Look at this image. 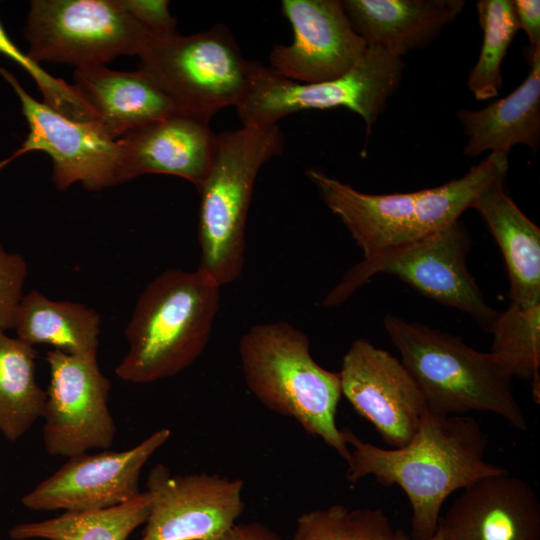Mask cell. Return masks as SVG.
I'll return each mask as SVG.
<instances>
[{"label": "cell", "mask_w": 540, "mask_h": 540, "mask_svg": "<svg viewBox=\"0 0 540 540\" xmlns=\"http://www.w3.org/2000/svg\"><path fill=\"white\" fill-rule=\"evenodd\" d=\"M342 431L352 446L346 460L347 480L355 484L372 476L382 485H398L411 504L412 540L433 536L442 506L453 492L482 477L507 472L485 461L487 437L467 415L427 411L415 435L400 448H381L362 441L349 428Z\"/></svg>", "instance_id": "obj_1"}, {"label": "cell", "mask_w": 540, "mask_h": 540, "mask_svg": "<svg viewBox=\"0 0 540 540\" xmlns=\"http://www.w3.org/2000/svg\"><path fill=\"white\" fill-rule=\"evenodd\" d=\"M508 154L490 153L461 178L406 193H364L315 169L307 171V176L362 249L364 258H370L458 220L484 187L506 177Z\"/></svg>", "instance_id": "obj_2"}, {"label": "cell", "mask_w": 540, "mask_h": 540, "mask_svg": "<svg viewBox=\"0 0 540 540\" xmlns=\"http://www.w3.org/2000/svg\"><path fill=\"white\" fill-rule=\"evenodd\" d=\"M220 288L196 269H169L143 290L125 329L128 351L115 368L125 382L173 377L203 353L220 305Z\"/></svg>", "instance_id": "obj_3"}, {"label": "cell", "mask_w": 540, "mask_h": 540, "mask_svg": "<svg viewBox=\"0 0 540 540\" xmlns=\"http://www.w3.org/2000/svg\"><path fill=\"white\" fill-rule=\"evenodd\" d=\"M384 329L427 404L441 416L490 412L519 431L528 422L512 387V377L490 352L460 337L388 314Z\"/></svg>", "instance_id": "obj_4"}, {"label": "cell", "mask_w": 540, "mask_h": 540, "mask_svg": "<svg viewBox=\"0 0 540 540\" xmlns=\"http://www.w3.org/2000/svg\"><path fill=\"white\" fill-rule=\"evenodd\" d=\"M239 355L246 385L263 405L348 459L349 446L336 424L339 373L315 362L304 332L284 321L254 325L240 339Z\"/></svg>", "instance_id": "obj_5"}, {"label": "cell", "mask_w": 540, "mask_h": 540, "mask_svg": "<svg viewBox=\"0 0 540 540\" xmlns=\"http://www.w3.org/2000/svg\"><path fill=\"white\" fill-rule=\"evenodd\" d=\"M284 148L285 137L278 124L242 125L217 134L211 168L197 189V237L201 251L198 269L220 286L236 280L243 270L247 215L256 177Z\"/></svg>", "instance_id": "obj_6"}, {"label": "cell", "mask_w": 540, "mask_h": 540, "mask_svg": "<svg viewBox=\"0 0 540 540\" xmlns=\"http://www.w3.org/2000/svg\"><path fill=\"white\" fill-rule=\"evenodd\" d=\"M139 57L148 76L178 108L205 121L241 104L250 87L246 60L224 25L192 34L154 35Z\"/></svg>", "instance_id": "obj_7"}, {"label": "cell", "mask_w": 540, "mask_h": 540, "mask_svg": "<svg viewBox=\"0 0 540 540\" xmlns=\"http://www.w3.org/2000/svg\"><path fill=\"white\" fill-rule=\"evenodd\" d=\"M470 248L468 230L458 219L422 239L363 258L346 271L323 304L338 306L374 275L386 273L429 299L466 313L489 332L499 311L486 303L469 273L466 258Z\"/></svg>", "instance_id": "obj_8"}, {"label": "cell", "mask_w": 540, "mask_h": 540, "mask_svg": "<svg viewBox=\"0 0 540 540\" xmlns=\"http://www.w3.org/2000/svg\"><path fill=\"white\" fill-rule=\"evenodd\" d=\"M403 68L401 58L368 47L362 62L341 77L300 83L251 61L250 87L236 110L242 125L272 126L299 111L346 108L363 119L370 134L399 87Z\"/></svg>", "instance_id": "obj_9"}, {"label": "cell", "mask_w": 540, "mask_h": 540, "mask_svg": "<svg viewBox=\"0 0 540 540\" xmlns=\"http://www.w3.org/2000/svg\"><path fill=\"white\" fill-rule=\"evenodd\" d=\"M153 36L119 0H33L24 28L34 61L76 69L139 56Z\"/></svg>", "instance_id": "obj_10"}, {"label": "cell", "mask_w": 540, "mask_h": 540, "mask_svg": "<svg viewBox=\"0 0 540 540\" xmlns=\"http://www.w3.org/2000/svg\"><path fill=\"white\" fill-rule=\"evenodd\" d=\"M0 75L18 96L29 126L20 148L0 161V170L26 153L43 151L52 160V180L60 191L76 182L92 191L122 182L119 139L110 138L95 122L70 119L34 99L15 76L1 66Z\"/></svg>", "instance_id": "obj_11"}, {"label": "cell", "mask_w": 540, "mask_h": 540, "mask_svg": "<svg viewBox=\"0 0 540 540\" xmlns=\"http://www.w3.org/2000/svg\"><path fill=\"white\" fill-rule=\"evenodd\" d=\"M50 371L42 418L43 443L54 457H73L112 446L117 428L108 407L110 380L97 356L49 350Z\"/></svg>", "instance_id": "obj_12"}, {"label": "cell", "mask_w": 540, "mask_h": 540, "mask_svg": "<svg viewBox=\"0 0 540 540\" xmlns=\"http://www.w3.org/2000/svg\"><path fill=\"white\" fill-rule=\"evenodd\" d=\"M244 483L219 474L172 475L162 463L146 480L150 510L140 540H215L243 512Z\"/></svg>", "instance_id": "obj_13"}, {"label": "cell", "mask_w": 540, "mask_h": 540, "mask_svg": "<svg viewBox=\"0 0 540 540\" xmlns=\"http://www.w3.org/2000/svg\"><path fill=\"white\" fill-rule=\"evenodd\" d=\"M170 436V429L162 428L125 451L104 450L70 457L26 493L22 505L33 511L80 512L125 503L141 493L143 467Z\"/></svg>", "instance_id": "obj_14"}, {"label": "cell", "mask_w": 540, "mask_h": 540, "mask_svg": "<svg viewBox=\"0 0 540 540\" xmlns=\"http://www.w3.org/2000/svg\"><path fill=\"white\" fill-rule=\"evenodd\" d=\"M338 373L342 395L388 446L400 448L412 439L428 408L399 359L358 338L344 354Z\"/></svg>", "instance_id": "obj_15"}, {"label": "cell", "mask_w": 540, "mask_h": 540, "mask_svg": "<svg viewBox=\"0 0 540 540\" xmlns=\"http://www.w3.org/2000/svg\"><path fill=\"white\" fill-rule=\"evenodd\" d=\"M293 40L277 44L269 55L276 75L300 83L333 80L362 62L367 44L354 30L342 1L283 0Z\"/></svg>", "instance_id": "obj_16"}, {"label": "cell", "mask_w": 540, "mask_h": 540, "mask_svg": "<svg viewBox=\"0 0 540 540\" xmlns=\"http://www.w3.org/2000/svg\"><path fill=\"white\" fill-rule=\"evenodd\" d=\"M438 527L448 540H540V502L522 478L489 475L463 489Z\"/></svg>", "instance_id": "obj_17"}, {"label": "cell", "mask_w": 540, "mask_h": 540, "mask_svg": "<svg viewBox=\"0 0 540 540\" xmlns=\"http://www.w3.org/2000/svg\"><path fill=\"white\" fill-rule=\"evenodd\" d=\"M216 141L208 121L182 111L149 123L119 139L122 182L167 174L198 189L211 168Z\"/></svg>", "instance_id": "obj_18"}, {"label": "cell", "mask_w": 540, "mask_h": 540, "mask_svg": "<svg viewBox=\"0 0 540 540\" xmlns=\"http://www.w3.org/2000/svg\"><path fill=\"white\" fill-rule=\"evenodd\" d=\"M73 86L93 112L95 123L115 140L181 111L138 69L116 71L105 65L77 68Z\"/></svg>", "instance_id": "obj_19"}, {"label": "cell", "mask_w": 540, "mask_h": 540, "mask_svg": "<svg viewBox=\"0 0 540 540\" xmlns=\"http://www.w3.org/2000/svg\"><path fill=\"white\" fill-rule=\"evenodd\" d=\"M354 30L369 48L401 58L430 43L460 15L464 0H344Z\"/></svg>", "instance_id": "obj_20"}, {"label": "cell", "mask_w": 540, "mask_h": 540, "mask_svg": "<svg viewBox=\"0 0 540 540\" xmlns=\"http://www.w3.org/2000/svg\"><path fill=\"white\" fill-rule=\"evenodd\" d=\"M505 178L484 187L471 208L479 213L501 250L511 303L530 308L540 304V228L508 195Z\"/></svg>", "instance_id": "obj_21"}, {"label": "cell", "mask_w": 540, "mask_h": 540, "mask_svg": "<svg viewBox=\"0 0 540 540\" xmlns=\"http://www.w3.org/2000/svg\"><path fill=\"white\" fill-rule=\"evenodd\" d=\"M524 81L506 97L480 110L461 109L457 118L468 137L463 153L509 152L517 144L537 151L540 144V53Z\"/></svg>", "instance_id": "obj_22"}, {"label": "cell", "mask_w": 540, "mask_h": 540, "mask_svg": "<svg viewBox=\"0 0 540 540\" xmlns=\"http://www.w3.org/2000/svg\"><path fill=\"white\" fill-rule=\"evenodd\" d=\"M100 325L95 309L32 290L21 299L14 329L31 346L46 344L72 356L92 357L97 356Z\"/></svg>", "instance_id": "obj_23"}, {"label": "cell", "mask_w": 540, "mask_h": 540, "mask_svg": "<svg viewBox=\"0 0 540 540\" xmlns=\"http://www.w3.org/2000/svg\"><path fill=\"white\" fill-rule=\"evenodd\" d=\"M36 358L34 346L0 329V433L12 442L43 415L46 391L36 381Z\"/></svg>", "instance_id": "obj_24"}, {"label": "cell", "mask_w": 540, "mask_h": 540, "mask_svg": "<svg viewBox=\"0 0 540 540\" xmlns=\"http://www.w3.org/2000/svg\"><path fill=\"white\" fill-rule=\"evenodd\" d=\"M150 510L146 491L117 506L61 515L37 522H25L9 531L12 540H128L145 524Z\"/></svg>", "instance_id": "obj_25"}, {"label": "cell", "mask_w": 540, "mask_h": 540, "mask_svg": "<svg viewBox=\"0 0 540 540\" xmlns=\"http://www.w3.org/2000/svg\"><path fill=\"white\" fill-rule=\"evenodd\" d=\"M490 353L511 377L531 381L532 397L540 402V304L521 308L510 303L491 326Z\"/></svg>", "instance_id": "obj_26"}, {"label": "cell", "mask_w": 540, "mask_h": 540, "mask_svg": "<svg viewBox=\"0 0 540 540\" xmlns=\"http://www.w3.org/2000/svg\"><path fill=\"white\" fill-rule=\"evenodd\" d=\"M476 9L483 42L467 84L477 100H489L502 86L501 64L519 26L511 0H480Z\"/></svg>", "instance_id": "obj_27"}, {"label": "cell", "mask_w": 540, "mask_h": 540, "mask_svg": "<svg viewBox=\"0 0 540 540\" xmlns=\"http://www.w3.org/2000/svg\"><path fill=\"white\" fill-rule=\"evenodd\" d=\"M27 273L25 259L0 243V329L4 331L14 329Z\"/></svg>", "instance_id": "obj_28"}, {"label": "cell", "mask_w": 540, "mask_h": 540, "mask_svg": "<svg viewBox=\"0 0 540 540\" xmlns=\"http://www.w3.org/2000/svg\"><path fill=\"white\" fill-rule=\"evenodd\" d=\"M349 509L334 504L298 517L292 540H347Z\"/></svg>", "instance_id": "obj_29"}, {"label": "cell", "mask_w": 540, "mask_h": 540, "mask_svg": "<svg viewBox=\"0 0 540 540\" xmlns=\"http://www.w3.org/2000/svg\"><path fill=\"white\" fill-rule=\"evenodd\" d=\"M406 534L395 530L381 509L360 508L349 511L347 540H404Z\"/></svg>", "instance_id": "obj_30"}, {"label": "cell", "mask_w": 540, "mask_h": 540, "mask_svg": "<svg viewBox=\"0 0 540 540\" xmlns=\"http://www.w3.org/2000/svg\"><path fill=\"white\" fill-rule=\"evenodd\" d=\"M122 8L141 26L156 36L176 32V19L166 0H119Z\"/></svg>", "instance_id": "obj_31"}, {"label": "cell", "mask_w": 540, "mask_h": 540, "mask_svg": "<svg viewBox=\"0 0 540 540\" xmlns=\"http://www.w3.org/2000/svg\"><path fill=\"white\" fill-rule=\"evenodd\" d=\"M512 2L519 29L524 30L529 40L525 57L530 63L533 57L540 53V1L515 0Z\"/></svg>", "instance_id": "obj_32"}, {"label": "cell", "mask_w": 540, "mask_h": 540, "mask_svg": "<svg viewBox=\"0 0 540 540\" xmlns=\"http://www.w3.org/2000/svg\"><path fill=\"white\" fill-rule=\"evenodd\" d=\"M215 540H283L272 530L258 522L235 523Z\"/></svg>", "instance_id": "obj_33"}, {"label": "cell", "mask_w": 540, "mask_h": 540, "mask_svg": "<svg viewBox=\"0 0 540 540\" xmlns=\"http://www.w3.org/2000/svg\"><path fill=\"white\" fill-rule=\"evenodd\" d=\"M404 540H409V538L407 537L406 539ZM428 540H448L443 532L441 531V529L439 527H437V530L435 531V533L433 534V536L431 538H429Z\"/></svg>", "instance_id": "obj_34"}]
</instances>
